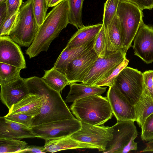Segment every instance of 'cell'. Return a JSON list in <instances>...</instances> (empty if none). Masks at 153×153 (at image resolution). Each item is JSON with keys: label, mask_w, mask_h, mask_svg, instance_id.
<instances>
[{"label": "cell", "mask_w": 153, "mask_h": 153, "mask_svg": "<svg viewBox=\"0 0 153 153\" xmlns=\"http://www.w3.org/2000/svg\"><path fill=\"white\" fill-rule=\"evenodd\" d=\"M64 0H49L48 4L49 7H54Z\"/></svg>", "instance_id": "obj_42"}, {"label": "cell", "mask_w": 153, "mask_h": 153, "mask_svg": "<svg viewBox=\"0 0 153 153\" xmlns=\"http://www.w3.org/2000/svg\"><path fill=\"white\" fill-rule=\"evenodd\" d=\"M142 10L134 3L120 0L116 15L119 18L121 34L122 49L127 52L142 23Z\"/></svg>", "instance_id": "obj_4"}, {"label": "cell", "mask_w": 153, "mask_h": 153, "mask_svg": "<svg viewBox=\"0 0 153 153\" xmlns=\"http://www.w3.org/2000/svg\"><path fill=\"white\" fill-rule=\"evenodd\" d=\"M4 117L9 120L23 124L30 128L32 127L33 117L30 115L21 113L8 114Z\"/></svg>", "instance_id": "obj_34"}, {"label": "cell", "mask_w": 153, "mask_h": 153, "mask_svg": "<svg viewBox=\"0 0 153 153\" xmlns=\"http://www.w3.org/2000/svg\"><path fill=\"white\" fill-rule=\"evenodd\" d=\"M143 74V93L149 95L153 86V70L144 71Z\"/></svg>", "instance_id": "obj_35"}, {"label": "cell", "mask_w": 153, "mask_h": 153, "mask_svg": "<svg viewBox=\"0 0 153 153\" xmlns=\"http://www.w3.org/2000/svg\"><path fill=\"white\" fill-rule=\"evenodd\" d=\"M33 12L37 24L39 26L42 24L46 16L49 6L47 0H32Z\"/></svg>", "instance_id": "obj_29"}, {"label": "cell", "mask_w": 153, "mask_h": 153, "mask_svg": "<svg viewBox=\"0 0 153 153\" xmlns=\"http://www.w3.org/2000/svg\"><path fill=\"white\" fill-rule=\"evenodd\" d=\"M149 96L153 97V86L152 90L150 93V94Z\"/></svg>", "instance_id": "obj_44"}, {"label": "cell", "mask_w": 153, "mask_h": 153, "mask_svg": "<svg viewBox=\"0 0 153 153\" xmlns=\"http://www.w3.org/2000/svg\"><path fill=\"white\" fill-rule=\"evenodd\" d=\"M42 105L41 96L30 93L9 110L8 114L21 113L34 117L41 111Z\"/></svg>", "instance_id": "obj_17"}, {"label": "cell", "mask_w": 153, "mask_h": 153, "mask_svg": "<svg viewBox=\"0 0 153 153\" xmlns=\"http://www.w3.org/2000/svg\"><path fill=\"white\" fill-rule=\"evenodd\" d=\"M120 0H107L104 4L102 24L105 27L111 22L116 15Z\"/></svg>", "instance_id": "obj_28"}, {"label": "cell", "mask_w": 153, "mask_h": 153, "mask_svg": "<svg viewBox=\"0 0 153 153\" xmlns=\"http://www.w3.org/2000/svg\"><path fill=\"white\" fill-rule=\"evenodd\" d=\"M70 109L81 122L95 125L104 124L111 119L113 111L107 97L94 95L73 102Z\"/></svg>", "instance_id": "obj_3"}, {"label": "cell", "mask_w": 153, "mask_h": 153, "mask_svg": "<svg viewBox=\"0 0 153 153\" xmlns=\"http://www.w3.org/2000/svg\"><path fill=\"white\" fill-rule=\"evenodd\" d=\"M107 97L117 121H136L134 105L130 102L116 85L109 87Z\"/></svg>", "instance_id": "obj_11"}, {"label": "cell", "mask_w": 153, "mask_h": 153, "mask_svg": "<svg viewBox=\"0 0 153 153\" xmlns=\"http://www.w3.org/2000/svg\"><path fill=\"white\" fill-rule=\"evenodd\" d=\"M105 28L107 54L122 49L120 22L116 15L110 24Z\"/></svg>", "instance_id": "obj_20"}, {"label": "cell", "mask_w": 153, "mask_h": 153, "mask_svg": "<svg viewBox=\"0 0 153 153\" xmlns=\"http://www.w3.org/2000/svg\"><path fill=\"white\" fill-rule=\"evenodd\" d=\"M85 0H67L69 7V24L78 29L85 26L82 20L83 4Z\"/></svg>", "instance_id": "obj_25"}, {"label": "cell", "mask_w": 153, "mask_h": 153, "mask_svg": "<svg viewBox=\"0 0 153 153\" xmlns=\"http://www.w3.org/2000/svg\"><path fill=\"white\" fill-rule=\"evenodd\" d=\"M153 152V140L146 144V147L140 152Z\"/></svg>", "instance_id": "obj_41"}, {"label": "cell", "mask_w": 153, "mask_h": 153, "mask_svg": "<svg viewBox=\"0 0 153 153\" xmlns=\"http://www.w3.org/2000/svg\"><path fill=\"white\" fill-rule=\"evenodd\" d=\"M81 122V121H80ZM81 128L70 137L78 141L94 145L104 151L113 137V127L93 125L81 122Z\"/></svg>", "instance_id": "obj_8"}, {"label": "cell", "mask_w": 153, "mask_h": 153, "mask_svg": "<svg viewBox=\"0 0 153 153\" xmlns=\"http://www.w3.org/2000/svg\"><path fill=\"white\" fill-rule=\"evenodd\" d=\"M126 53L122 49L107 54L104 57H98L82 83L93 86L108 77L126 58Z\"/></svg>", "instance_id": "obj_7"}, {"label": "cell", "mask_w": 153, "mask_h": 153, "mask_svg": "<svg viewBox=\"0 0 153 153\" xmlns=\"http://www.w3.org/2000/svg\"><path fill=\"white\" fill-rule=\"evenodd\" d=\"M7 0H0V4L6 3Z\"/></svg>", "instance_id": "obj_43"}, {"label": "cell", "mask_w": 153, "mask_h": 153, "mask_svg": "<svg viewBox=\"0 0 153 153\" xmlns=\"http://www.w3.org/2000/svg\"><path fill=\"white\" fill-rule=\"evenodd\" d=\"M22 68L0 62V84L15 80L21 76L20 73Z\"/></svg>", "instance_id": "obj_26"}, {"label": "cell", "mask_w": 153, "mask_h": 153, "mask_svg": "<svg viewBox=\"0 0 153 153\" xmlns=\"http://www.w3.org/2000/svg\"><path fill=\"white\" fill-rule=\"evenodd\" d=\"M126 0V1H130V0Z\"/></svg>", "instance_id": "obj_46"}, {"label": "cell", "mask_w": 153, "mask_h": 153, "mask_svg": "<svg viewBox=\"0 0 153 153\" xmlns=\"http://www.w3.org/2000/svg\"><path fill=\"white\" fill-rule=\"evenodd\" d=\"M94 39L82 45L74 47L69 48L66 47L57 58L53 67L65 74L66 68L68 64L93 48Z\"/></svg>", "instance_id": "obj_19"}, {"label": "cell", "mask_w": 153, "mask_h": 153, "mask_svg": "<svg viewBox=\"0 0 153 153\" xmlns=\"http://www.w3.org/2000/svg\"><path fill=\"white\" fill-rule=\"evenodd\" d=\"M102 23L84 26L79 28L68 41L66 47L73 48L90 42L95 38L101 28Z\"/></svg>", "instance_id": "obj_22"}, {"label": "cell", "mask_w": 153, "mask_h": 153, "mask_svg": "<svg viewBox=\"0 0 153 153\" xmlns=\"http://www.w3.org/2000/svg\"><path fill=\"white\" fill-rule=\"evenodd\" d=\"M129 60L126 58L106 78L98 81L93 86L96 87L108 86L109 87L114 85L116 78L120 72L127 66Z\"/></svg>", "instance_id": "obj_31"}, {"label": "cell", "mask_w": 153, "mask_h": 153, "mask_svg": "<svg viewBox=\"0 0 153 153\" xmlns=\"http://www.w3.org/2000/svg\"><path fill=\"white\" fill-rule=\"evenodd\" d=\"M30 93L41 96L40 113L33 117L32 127L46 123L75 118L62 99L60 93L50 87L42 78L24 79Z\"/></svg>", "instance_id": "obj_1"}, {"label": "cell", "mask_w": 153, "mask_h": 153, "mask_svg": "<svg viewBox=\"0 0 153 153\" xmlns=\"http://www.w3.org/2000/svg\"><path fill=\"white\" fill-rule=\"evenodd\" d=\"M46 152L45 150L44 146L32 145L28 146L24 149L20 151L18 153H43Z\"/></svg>", "instance_id": "obj_38"}, {"label": "cell", "mask_w": 153, "mask_h": 153, "mask_svg": "<svg viewBox=\"0 0 153 153\" xmlns=\"http://www.w3.org/2000/svg\"><path fill=\"white\" fill-rule=\"evenodd\" d=\"M0 85L1 100L9 110L30 93L24 78L21 77Z\"/></svg>", "instance_id": "obj_15"}, {"label": "cell", "mask_w": 153, "mask_h": 153, "mask_svg": "<svg viewBox=\"0 0 153 153\" xmlns=\"http://www.w3.org/2000/svg\"><path fill=\"white\" fill-rule=\"evenodd\" d=\"M39 27L33 12L32 0H28L20 7L16 23L9 36L20 46L29 47Z\"/></svg>", "instance_id": "obj_5"}, {"label": "cell", "mask_w": 153, "mask_h": 153, "mask_svg": "<svg viewBox=\"0 0 153 153\" xmlns=\"http://www.w3.org/2000/svg\"><path fill=\"white\" fill-rule=\"evenodd\" d=\"M134 106L136 121L139 126L141 127L147 117L153 113V97L143 93Z\"/></svg>", "instance_id": "obj_24"}, {"label": "cell", "mask_w": 153, "mask_h": 153, "mask_svg": "<svg viewBox=\"0 0 153 153\" xmlns=\"http://www.w3.org/2000/svg\"><path fill=\"white\" fill-rule=\"evenodd\" d=\"M141 128V138L143 141L153 140V113L147 117Z\"/></svg>", "instance_id": "obj_32"}, {"label": "cell", "mask_w": 153, "mask_h": 153, "mask_svg": "<svg viewBox=\"0 0 153 153\" xmlns=\"http://www.w3.org/2000/svg\"><path fill=\"white\" fill-rule=\"evenodd\" d=\"M93 48L99 57H103L107 55L105 28L103 24L95 38Z\"/></svg>", "instance_id": "obj_30"}, {"label": "cell", "mask_w": 153, "mask_h": 153, "mask_svg": "<svg viewBox=\"0 0 153 153\" xmlns=\"http://www.w3.org/2000/svg\"><path fill=\"white\" fill-rule=\"evenodd\" d=\"M19 45L9 36H0V62L26 68L25 57Z\"/></svg>", "instance_id": "obj_14"}, {"label": "cell", "mask_w": 153, "mask_h": 153, "mask_svg": "<svg viewBox=\"0 0 153 153\" xmlns=\"http://www.w3.org/2000/svg\"><path fill=\"white\" fill-rule=\"evenodd\" d=\"M44 146L46 152L52 153L69 149L88 148L97 149V146L79 142L72 139L70 136L45 140Z\"/></svg>", "instance_id": "obj_18"}, {"label": "cell", "mask_w": 153, "mask_h": 153, "mask_svg": "<svg viewBox=\"0 0 153 153\" xmlns=\"http://www.w3.org/2000/svg\"><path fill=\"white\" fill-rule=\"evenodd\" d=\"M50 87L60 93L70 83L65 75L53 67L50 69L45 71L42 77Z\"/></svg>", "instance_id": "obj_23"}, {"label": "cell", "mask_w": 153, "mask_h": 153, "mask_svg": "<svg viewBox=\"0 0 153 153\" xmlns=\"http://www.w3.org/2000/svg\"><path fill=\"white\" fill-rule=\"evenodd\" d=\"M27 146L26 142L19 140L0 138V153H18Z\"/></svg>", "instance_id": "obj_27"}, {"label": "cell", "mask_w": 153, "mask_h": 153, "mask_svg": "<svg viewBox=\"0 0 153 153\" xmlns=\"http://www.w3.org/2000/svg\"><path fill=\"white\" fill-rule=\"evenodd\" d=\"M114 85L130 102L135 105L143 93V73L137 69L127 66L117 76Z\"/></svg>", "instance_id": "obj_6"}, {"label": "cell", "mask_w": 153, "mask_h": 153, "mask_svg": "<svg viewBox=\"0 0 153 153\" xmlns=\"http://www.w3.org/2000/svg\"><path fill=\"white\" fill-rule=\"evenodd\" d=\"M68 13V1L64 0L47 14L33 43L26 50L30 58L37 56L42 51H47L52 41L69 24Z\"/></svg>", "instance_id": "obj_2"}, {"label": "cell", "mask_w": 153, "mask_h": 153, "mask_svg": "<svg viewBox=\"0 0 153 153\" xmlns=\"http://www.w3.org/2000/svg\"><path fill=\"white\" fill-rule=\"evenodd\" d=\"M134 54L146 64L153 62V26L141 24L134 39Z\"/></svg>", "instance_id": "obj_13"}, {"label": "cell", "mask_w": 153, "mask_h": 153, "mask_svg": "<svg viewBox=\"0 0 153 153\" xmlns=\"http://www.w3.org/2000/svg\"><path fill=\"white\" fill-rule=\"evenodd\" d=\"M137 136L133 137L128 143L123 148L121 153H126L129 152L133 150H137V143L134 141Z\"/></svg>", "instance_id": "obj_39"}, {"label": "cell", "mask_w": 153, "mask_h": 153, "mask_svg": "<svg viewBox=\"0 0 153 153\" xmlns=\"http://www.w3.org/2000/svg\"><path fill=\"white\" fill-rule=\"evenodd\" d=\"M7 15V10L6 3L0 4V27L5 21Z\"/></svg>", "instance_id": "obj_40"}, {"label": "cell", "mask_w": 153, "mask_h": 153, "mask_svg": "<svg viewBox=\"0 0 153 153\" xmlns=\"http://www.w3.org/2000/svg\"><path fill=\"white\" fill-rule=\"evenodd\" d=\"M19 11L7 19L0 27V36H9L16 23Z\"/></svg>", "instance_id": "obj_33"}, {"label": "cell", "mask_w": 153, "mask_h": 153, "mask_svg": "<svg viewBox=\"0 0 153 153\" xmlns=\"http://www.w3.org/2000/svg\"><path fill=\"white\" fill-rule=\"evenodd\" d=\"M81 127V122L75 118L46 123L31 128L37 137L46 140L70 136Z\"/></svg>", "instance_id": "obj_9"}, {"label": "cell", "mask_w": 153, "mask_h": 153, "mask_svg": "<svg viewBox=\"0 0 153 153\" xmlns=\"http://www.w3.org/2000/svg\"><path fill=\"white\" fill-rule=\"evenodd\" d=\"M49 0H47V3H48V1Z\"/></svg>", "instance_id": "obj_45"}, {"label": "cell", "mask_w": 153, "mask_h": 153, "mask_svg": "<svg viewBox=\"0 0 153 153\" xmlns=\"http://www.w3.org/2000/svg\"><path fill=\"white\" fill-rule=\"evenodd\" d=\"M134 122L131 120L117 121L112 126L113 137L103 153H121L123 148L131 138L138 134Z\"/></svg>", "instance_id": "obj_10"}, {"label": "cell", "mask_w": 153, "mask_h": 153, "mask_svg": "<svg viewBox=\"0 0 153 153\" xmlns=\"http://www.w3.org/2000/svg\"><path fill=\"white\" fill-rule=\"evenodd\" d=\"M22 0H7L6 2L7 15L6 19L19 10Z\"/></svg>", "instance_id": "obj_36"}, {"label": "cell", "mask_w": 153, "mask_h": 153, "mask_svg": "<svg viewBox=\"0 0 153 153\" xmlns=\"http://www.w3.org/2000/svg\"><path fill=\"white\" fill-rule=\"evenodd\" d=\"M98 57L93 48L68 64L65 75L70 84L82 82Z\"/></svg>", "instance_id": "obj_12"}, {"label": "cell", "mask_w": 153, "mask_h": 153, "mask_svg": "<svg viewBox=\"0 0 153 153\" xmlns=\"http://www.w3.org/2000/svg\"><path fill=\"white\" fill-rule=\"evenodd\" d=\"M37 137L31 128L26 126L0 117V138L22 139Z\"/></svg>", "instance_id": "obj_16"}, {"label": "cell", "mask_w": 153, "mask_h": 153, "mask_svg": "<svg viewBox=\"0 0 153 153\" xmlns=\"http://www.w3.org/2000/svg\"><path fill=\"white\" fill-rule=\"evenodd\" d=\"M142 10L144 9L151 10L153 8V0H130Z\"/></svg>", "instance_id": "obj_37"}, {"label": "cell", "mask_w": 153, "mask_h": 153, "mask_svg": "<svg viewBox=\"0 0 153 153\" xmlns=\"http://www.w3.org/2000/svg\"><path fill=\"white\" fill-rule=\"evenodd\" d=\"M70 90L66 97L65 102H73L83 98L94 95H101L106 91V87L88 85L74 82L70 85Z\"/></svg>", "instance_id": "obj_21"}]
</instances>
